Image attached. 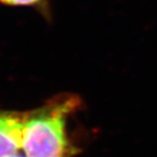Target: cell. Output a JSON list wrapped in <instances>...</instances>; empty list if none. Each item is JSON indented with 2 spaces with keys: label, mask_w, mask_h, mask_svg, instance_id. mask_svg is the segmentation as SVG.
I'll return each instance as SVG.
<instances>
[{
  "label": "cell",
  "mask_w": 157,
  "mask_h": 157,
  "mask_svg": "<svg viewBox=\"0 0 157 157\" xmlns=\"http://www.w3.org/2000/svg\"><path fill=\"white\" fill-rule=\"evenodd\" d=\"M44 0H0V2L13 6H33L39 5Z\"/></svg>",
  "instance_id": "3957f363"
},
{
  "label": "cell",
  "mask_w": 157,
  "mask_h": 157,
  "mask_svg": "<svg viewBox=\"0 0 157 157\" xmlns=\"http://www.w3.org/2000/svg\"><path fill=\"white\" fill-rule=\"evenodd\" d=\"M8 157H28V156H21V155H16V154H14V155H11V156H8Z\"/></svg>",
  "instance_id": "277c9868"
},
{
  "label": "cell",
  "mask_w": 157,
  "mask_h": 157,
  "mask_svg": "<svg viewBox=\"0 0 157 157\" xmlns=\"http://www.w3.org/2000/svg\"><path fill=\"white\" fill-rule=\"evenodd\" d=\"M26 113L0 111V157L16 154L22 147Z\"/></svg>",
  "instance_id": "7a4b0ae2"
},
{
  "label": "cell",
  "mask_w": 157,
  "mask_h": 157,
  "mask_svg": "<svg viewBox=\"0 0 157 157\" xmlns=\"http://www.w3.org/2000/svg\"><path fill=\"white\" fill-rule=\"evenodd\" d=\"M73 93L55 95L41 108L26 113L22 150L28 157H71L75 149L66 132V121L82 105Z\"/></svg>",
  "instance_id": "6da1fadb"
}]
</instances>
